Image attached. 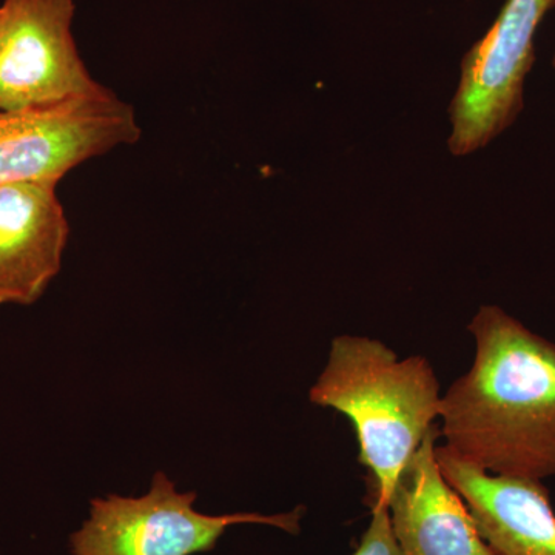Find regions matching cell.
<instances>
[{
	"mask_svg": "<svg viewBox=\"0 0 555 555\" xmlns=\"http://www.w3.org/2000/svg\"><path fill=\"white\" fill-rule=\"evenodd\" d=\"M54 182L0 185V306H31L60 275L69 224Z\"/></svg>",
	"mask_w": 555,
	"mask_h": 555,
	"instance_id": "8",
	"label": "cell"
},
{
	"mask_svg": "<svg viewBox=\"0 0 555 555\" xmlns=\"http://www.w3.org/2000/svg\"><path fill=\"white\" fill-rule=\"evenodd\" d=\"M75 13L76 0H2L0 109L49 108L107 89L80 57Z\"/></svg>",
	"mask_w": 555,
	"mask_h": 555,
	"instance_id": "6",
	"label": "cell"
},
{
	"mask_svg": "<svg viewBox=\"0 0 555 555\" xmlns=\"http://www.w3.org/2000/svg\"><path fill=\"white\" fill-rule=\"evenodd\" d=\"M444 478L463 496L478 531L500 555H555V513L540 480L494 476L437 447Z\"/></svg>",
	"mask_w": 555,
	"mask_h": 555,
	"instance_id": "9",
	"label": "cell"
},
{
	"mask_svg": "<svg viewBox=\"0 0 555 555\" xmlns=\"http://www.w3.org/2000/svg\"><path fill=\"white\" fill-rule=\"evenodd\" d=\"M467 2H473V0H467Z\"/></svg>",
	"mask_w": 555,
	"mask_h": 555,
	"instance_id": "12",
	"label": "cell"
},
{
	"mask_svg": "<svg viewBox=\"0 0 555 555\" xmlns=\"http://www.w3.org/2000/svg\"><path fill=\"white\" fill-rule=\"evenodd\" d=\"M196 492L178 491L163 470L144 495L94 496L89 517L72 532V555H195L210 553L236 525H264L297 535L306 507L288 513L211 516L196 509Z\"/></svg>",
	"mask_w": 555,
	"mask_h": 555,
	"instance_id": "3",
	"label": "cell"
},
{
	"mask_svg": "<svg viewBox=\"0 0 555 555\" xmlns=\"http://www.w3.org/2000/svg\"><path fill=\"white\" fill-rule=\"evenodd\" d=\"M553 67L555 69V51H554V56H553Z\"/></svg>",
	"mask_w": 555,
	"mask_h": 555,
	"instance_id": "11",
	"label": "cell"
},
{
	"mask_svg": "<svg viewBox=\"0 0 555 555\" xmlns=\"http://www.w3.org/2000/svg\"><path fill=\"white\" fill-rule=\"evenodd\" d=\"M440 382L426 357L400 358L379 339L338 335L309 401L346 415L358 462L369 470L366 503L387 506L401 470L440 418Z\"/></svg>",
	"mask_w": 555,
	"mask_h": 555,
	"instance_id": "2",
	"label": "cell"
},
{
	"mask_svg": "<svg viewBox=\"0 0 555 555\" xmlns=\"http://www.w3.org/2000/svg\"><path fill=\"white\" fill-rule=\"evenodd\" d=\"M437 425L401 470L387 500L403 555H500L478 531L463 496L441 473Z\"/></svg>",
	"mask_w": 555,
	"mask_h": 555,
	"instance_id": "7",
	"label": "cell"
},
{
	"mask_svg": "<svg viewBox=\"0 0 555 555\" xmlns=\"http://www.w3.org/2000/svg\"><path fill=\"white\" fill-rule=\"evenodd\" d=\"M467 331L476 357L441 397L449 451L494 476H555V343L499 306H481Z\"/></svg>",
	"mask_w": 555,
	"mask_h": 555,
	"instance_id": "1",
	"label": "cell"
},
{
	"mask_svg": "<svg viewBox=\"0 0 555 555\" xmlns=\"http://www.w3.org/2000/svg\"><path fill=\"white\" fill-rule=\"evenodd\" d=\"M555 0H506L483 38L463 56L449 105V152L473 155L509 129L525 108V82L535 64V36Z\"/></svg>",
	"mask_w": 555,
	"mask_h": 555,
	"instance_id": "4",
	"label": "cell"
},
{
	"mask_svg": "<svg viewBox=\"0 0 555 555\" xmlns=\"http://www.w3.org/2000/svg\"><path fill=\"white\" fill-rule=\"evenodd\" d=\"M350 555H403L392 534L387 506H371V521Z\"/></svg>",
	"mask_w": 555,
	"mask_h": 555,
	"instance_id": "10",
	"label": "cell"
},
{
	"mask_svg": "<svg viewBox=\"0 0 555 555\" xmlns=\"http://www.w3.org/2000/svg\"><path fill=\"white\" fill-rule=\"evenodd\" d=\"M129 102L105 89L49 108L0 109V185L54 182L91 158L137 144Z\"/></svg>",
	"mask_w": 555,
	"mask_h": 555,
	"instance_id": "5",
	"label": "cell"
}]
</instances>
